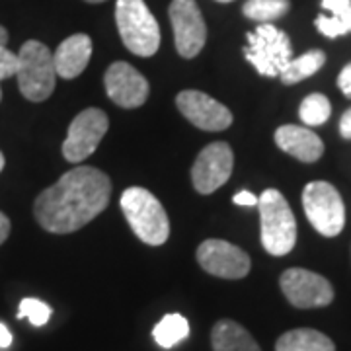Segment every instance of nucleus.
I'll return each mask as SVG.
<instances>
[{"instance_id":"obj_1","label":"nucleus","mask_w":351,"mask_h":351,"mask_svg":"<svg viewBox=\"0 0 351 351\" xmlns=\"http://www.w3.org/2000/svg\"><path fill=\"white\" fill-rule=\"evenodd\" d=\"M110 197V176L92 166H76L39 193L34 215L47 232L71 234L94 221L108 207Z\"/></svg>"},{"instance_id":"obj_2","label":"nucleus","mask_w":351,"mask_h":351,"mask_svg":"<svg viewBox=\"0 0 351 351\" xmlns=\"http://www.w3.org/2000/svg\"><path fill=\"white\" fill-rule=\"evenodd\" d=\"M121 211L141 242L160 246L170 237L168 215L149 189L127 188L121 195Z\"/></svg>"},{"instance_id":"obj_3","label":"nucleus","mask_w":351,"mask_h":351,"mask_svg":"<svg viewBox=\"0 0 351 351\" xmlns=\"http://www.w3.org/2000/svg\"><path fill=\"white\" fill-rule=\"evenodd\" d=\"M262 246L271 256H287L297 244V221L279 189H265L258 197Z\"/></svg>"},{"instance_id":"obj_4","label":"nucleus","mask_w":351,"mask_h":351,"mask_svg":"<svg viewBox=\"0 0 351 351\" xmlns=\"http://www.w3.org/2000/svg\"><path fill=\"white\" fill-rule=\"evenodd\" d=\"M18 88L25 100L45 101L57 86V71L49 47L29 39L18 53Z\"/></svg>"},{"instance_id":"obj_5","label":"nucleus","mask_w":351,"mask_h":351,"mask_svg":"<svg viewBox=\"0 0 351 351\" xmlns=\"http://www.w3.org/2000/svg\"><path fill=\"white\" fill-rule=\"evenodd\" d=\"M115 22L125 47L138 57H152L160 47V27L145 0H117Z\"/></svg>"},{"instance_id":"obj_6","label":"nucleus","mask_w":351,"mask_h":351,"mask_svg":"<svg viewBox=\"0 0 351 351\" xmlns=\"http://www.w3.org/2000/svg\"><path fill=\"white\" fill-rule=\"evenodd\" d=\"M246 39L248 47L244 49V57L258 75L276 78L293 59L289 36L274 24H260Z\"/></svg>"},{"instance_id":"obj_7","label":"nucleus","mask_w":351,"mask_h":351,"mask_svg":"<svg viewBox=\"0 0 351 351\" xmlns=\"http://www.w3.org/2000/svg\"><path fill=\"white\" fill-rule=\"evenodd\" d=\"M302 207L316 232L334 239L346 226V205L339 191L328 182H311L302 189Z\"/></svg>"},{"instance_id":"obj_8","label":"nucleus","mask_w":351,"mask_h":351,"mask_svg":"<svg viewBox=\"0 0 351 351\" xmlns=\"http://www.w3.org/2000/svg\"><path fill=\"white\" fill-rule=\"evenodd\" d=\"M110 119L106 112L98 108H88L80 112L69 125L66 138L63 143V156L69 162H82L88 156H92L104 135L108 133Z\"/></svg>"},{"instance_id":"obj_9","label":"nucleus","mask_w":351,"mask_h":351,"mask_svg":"<svg viewBox=\"0 0 351 351\" xmlns=\"http://www.w3.org/2000/svg\"><path fill=\"white\" fill-rule=\"evenodd\" d=\"M281 291L295 308H322L334 301V287L326 277L311 269L291 267L281 274Z\"/></svg>"},{"instance_id":"obj_10","label":"nucleus","mask_w":351,"mask_h":351,"mask_svg":"<svg viewBox=\"0 0 351 351\" xmlns=\"http://www.w3.org/2000/svg\"><path fill=\"white\" fill-rule=\"evenodd\" d=\"M168 14H170L172 29H174L176 51L184 59L197 57L207 41V25H205L197 2L172 0Z\"/></svg>"},{"instance_id":"obj_11","label":"nucleus","mask_w":351,"mask_h":351,"mask_svg":"<svg viewBox=\"0 0 351 351\" xmlns=\"http://www.w3.org/2000/svg\"><path fill=\"white\" fill-rule=\"evenodd\" d=\"M197 262L215 277L221 279H242L248 276L252 262L246 252L226 240H203L197 248Z\"/></svg>"},{"instance_id":"obj_12","label":"nucleus","mask_w":351,"mask_h":351,"mask_svg":"<svg viewBox=\"0 0 351 351\" xmlns=\"http://www.w3.org/2000/svg\"><path fill=\"white\" fill-rule=\"evenodd\" d=\"M234 154L226 143H211L207 145L199 156L195 158L191 168V184L201 195H209L221 186H225L232 174Z\"/></svg>"},{"instance_id":"obj_13","label":"nucleus","mask_w":351,"mask_h":351,"mask_svg":"<svg viewBox=\"0 0 351 351\" xmlns=\"http://www.w3.org/2000/svg\"><path fill=\"white\" fill-rule=\"evenodd\" d=\"M104 84H106V92L110 100L125 110L141 108L151 92L149 80L125 61H117L108 66Z\"/></svg>"},{"instance_id":"obj_14","label":"nucleus","mask_w":351,"mask_h":351,"mask_svg":"<svg viewBox=\"0 0 351 351\" xmlns=\"http://www.w3.org/2000/svg\"><path fill=\"white\" fill-rule=\"evenodd\" d=\"M176 106L191 125L203 131H223L232 125L230 110L199 90H184L176 96Z\"/></svg>"},{"instance_id":"obj_15","label":"nucleus","mask_w":351,"mask_h":351,"mask_svg":"<svg viewBox=\"0 0 351 351\" xmlns=\"http://www.w3.org/2000/svg\"><path fill=\"white\" fill-rule=\"evenodd\" d=\"M277 147L293 158L304 164H313L320 160L324 154V143L311 129L299 125H283L276 131Z\"/></svg>"},{"instance_id":"obj_16","label":"nucleus","mask_w":351,"mask_h":351,"mask_svg":"<svg viewBox=\"0 0 351 351\" xmlns=\"http://www.w3.org/2000/svg\"><path fill=\"white\" fill-rule=\"evenodd\" d=\"M90 57H92V39L86 34H75L66 38L53 55L57 76L71 80L82 75V71L90 63Z\"/></svg>"},{"instance_id":"obj_17","label":"nucleus","mask_w":351,"mask_h":351,"mask_svg":"<svg viewBox=\"0 0 351 351\" xmlns=\"http://www.w3.org/2000/svg\"><path fill=\"white\" fill-rule=\"evenodd\" d=\"M211 346L215 351H262L250 332L234 320H219L215 324Z\"/></svg>"},{"instance_id":"obj_18","label":"nucleus","mask_w":351,"mask_h":351,"mask_svg":"<svg viewBox=\"0 0 351 351\" xmlns=\"http://www.w3.org/2000/svg\"><path fill=\"white\" fill-rule=\"evenodd\" d=\"M322 8L328 16L320 14L314 20L316 29L330 39L348 36L351 32V0H322Z\"/></svg>"},{"instance_id":"obj_19","label":"nucleus","mask_w":351,"mask_h":351,"mask_svg":"<svg viewBox=\"0 0 351 351\" xmlns=\"http://www.w3.org/2000/svg\"><path fill=\"white\" fill-rule=\"evenodd\" d=\"M276 351H336L334 341L326 334L313 328L289 330L277 339Z\"/></svg>"},{"instance_id":"obj_20","label":"nucleus","mask_w":351,"mask_h":351,"mask_svg":"<svg viewBox=\"0 0 351 351\" xmlns=\"http://www.w3.org/2000/svg\"><path fill=\"white\" fill-rule=\"evenodd\" d=\"M326 63V53L320 49H313V51H306L304 55L301 57H297V59H291L289 64L281 71V82L283 84H297V82H301L304 78H308V76L316 75L322 66Z\"/></svg>"},{"instance_id":"obj_21","label":"nucleus","mask_w":351,"mask_h":351,"mask_svg":"<svg viewBox=\"0 0 351 351\" xmlns=\"http://www.w3.org/2000/svg\"><path fill=\"white\" fill-rule=\"evenodd\" d=\"M152 336L156 343L164 350H172L180 341L189 336V322L182 314H166L162 320L154 326Z\"/></svg>"},{"instance_id":"obj_22","label":"nucleus","mask_w":351,"mask_h":351,"mask_svg":"<svg viewBox=\"0 0 351 351\" xmlns=\"http://www.w3.org/2000/svg\"><path fill=\"white\" fill-rule=\"evenodd\" d=\"M291 8L289 0H246L242 6V12L248 20L260 24H271L279 18H283Z\"/></svg>"},{"instance_id":"obj_23","label":"nucleus","mask_w":351,"mask_h":351,"mask_svg":"<svg viewBox=\"0 0 351 351\" xmlns=\"http://www.w3.org/2000/svg\"><path fill=\"white\" fill-rule=\"evenodd\" d=\"M330 113H332V104L324 94H318V92L308 94L299 108V117L302 119V123L308 127L324 125L330 119Z\"/></svg>"},{"instance_id":"obj_24","label":"nucleus","mask_w":351,"mask_h":351,"mask_svg":"<svg viewBox=\"0 0 351 351\" xmlns=\"http://www.w3.org/2000/svg\"><path fill=\"white\" fill-rule=\"evenodd\" d=\"M18 318H27L34 326H45L51 318V306L45 304L39 299H32L27 297L24 301L20 302V308H18Z\"/></svg>"},{"instance_id":"obj_25","label":"nucleus","mask_w":351,"mask_h":351,"mask_svg":"<svg viewBox=\"0 0 351 351\" xmlns=\"http://www.w3.org/2000/svg\"><path fill=\"white\" fill-rule=\"evenodd\" d=\"M18 73V53H12L6 45H0V80H6ZM2 100V90H0Z\"/></svg>"},{"instance_id":"obj_26","label":"nucleus","mask_w":351,"mask_h":351,"mask_svg":"<svg viewBox=\"0 0 351 351\" xmlns=\"http://www.w3.org/2000/svg\"><path fill=\"white\" fill-rule=\"evenodd\" d=\"M338 86L346 98H351V63L341 69L338 76Z\"/></svg>"},{"instance_id":"obj_27","label":"nucleus","mask_w":351,"mask_h":351,"mask_svg":"<svg viewBox=\"0 0 351 351\" xmlns=\"http://www.w3.org/2000/svg\"><path fill=\"white\" fill-rule=\"evenodd\" d=\"M232 201L237 203V205H242V207H256L258 205V197L252 193V191H239Z\"/></svg>"},{"instance_id":"obj_28","label":"nucleus","mask_w":351,"mask_h":351,"mask_svg":"<svg viewBox=\"0 0 351 351\" xmlns=\"http://www.w3.org/2000/svg\"><path fill=\"white\" fill-rule=\"evenodd\" d=\"M339 135L343 138H351V108L339 119Z\"/></svg>"},{"instance_id":"obj_29","label":"nucleus","mask_w":351,"mask_h":351,"mask_svg":"<svg viewBox=\"0 0 351 351\" xmlns=\"http://www.w3.org/2000/svg\"><path fill=\"white\" fill-rule=\"evenodd\" d=\"M10 237V219L0 211V246Z\"/></svg>"},{"instance_id":"obj_30","label":"nucleus","mask_w":351,"mask_h":351,"mask_svg":"<svg viewBox=\"0 0 351 351\" xmlns=\"http://www.w3.org/2000/svg\"><path fill=\"white\" fill-rule=\"evenodd\" d=\"M10 346H12V334H10L8 328L0 322V350H6Z\"/></svg>"},{"instance_id":"obj_31","label":"nucleus","mask_w":351,"mask_h":351,"mask_svg":"<svg viewBox=\"0 0 351 351\" xmlns=\"http://www.w3.org/2000/svg\"><path fill=\"white\" fill-rule=\"evenodd\" d=\"M6 43H8V32H6V27L0 25V45H6Z\"/></svg>"},{"instance_id":"obj_32","label":"nucleus","mask_w":351,"mask_h":351,"mask_svg":"<svg viewBox=\"0 0 351 351\" xmlns=\"http://www.w3.org/2000/svg\"><path fill=\"white\" fill-rule=\"evenodd\" d=\"M2 168H4V154L0 152V172H2Z\"/></svg>"},{"instance_id":"obj_33","label":"nucleus","mask_w":351,"mask_h":351,"mask_svg":"<svg viewBox=\"0 0 351 351\" xmlns=\"http://www.w3.org/2000/svg\"><path fill=\"white\" fill-rule=\"evenodd\" d=\"M90 4H100V2H106V0H86Z\"/></svg>"},{"instance_id":"obj_34","label":"nucleus","mask_w":351,"mask_h":351,"mask_svg":"<svg viewBox=\"0 0 351 351\" xmlns=\"http://www.w3.org/2000/svg\"><path fill=\"white\" fill-rule=\"evenodd\" d=\"M217 2H223V4H226V2H232V0H217Z\"/></svg>"}]
</instances>
